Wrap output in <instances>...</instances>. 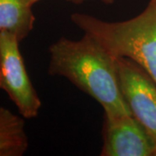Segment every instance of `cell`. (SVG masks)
<instances>
[{
  "label": "cell",
  "instance_id": "cell-1",
  "mask_svg": "<svg viewBox=\"0 0 156 156\" xmlns=\"http://www.w3.org/2000/svg\"><path fill=\"white\" fill-rule=\"evenodd\" d=\"M48 73L66 78L95 99L104 115L131 114L124 100L117 73L116 57L92 37L78 40L62 37L49 48Z\"/></svg>",
  "mask_w": 156,
  "mask_h": 156
},
{
  "label": "cell",
  "instance_id": "cell-2",
  "mask_svg": "<svg viewBox=\"0 0 156 156\" xmlns=\"http://www.w3.org/2000/svg\"><path fill=\"white\" fill-rule=\"evenodd\" d=\"M72 23L115 57L136 62L156 83V0L131 19L108 22L85 13H74Z\"/></svg>",
  "mask_w": 156,
  "mask_h": 156
},
{
  "label": "cell",
  "instance_id": "cell-3",
  "mask_svg": "<svg viewBox=\"0 0 156 156\" xmlns=\"http://www.w3.org/2000/svg\"><path fill=\"white\" fill-rule=\"evenodd\" d=\"M19 44L13 34L0 32V89L24 119H33L38 116L42 101L26 70Z\"/></svg>",
  "mask_w": 156,
  "mask_h": 156
},
{
  "label": "cell",
  "instance_id": "cell-4",
  "mask_svg": "<svg viewBox=\"0 0 156 156\" xmlns=\"http://www.w3.org/2000/svg\"><path fill=\"white\" fill-rule=\"evenodd\" d=\"M115 61L124 100L133 116L153 140L156 156V83L131 59L119 56Z\"/></svg>",
  "mask_w": 156,
  "mask_h": 156
},
{
  "label": "cell",
  "instance_id": "cell-5",
  "mask_svg": "<svg viewBox=\"0 0 156 156\" xmlns=\"http://www.w3.org/2000/svg\"><path fill=\"white\" fill-rule=\"evenodd\" d=\"M101 156H154L150 136L132 114L104 115Z\"/></svg>",
  "mask_w": 156,
  "mask_h": 156
},
{
  "label": "cell",
  "instance_id": "cell-6",
  "mask_svg": "<svg viewBox=\"0 0 156 156\" xmlns=\"http://www.w3.org/2000/svg\"><path fill=\"white\" fill-rule=\"evenodd\" d=\"M24 118L0 107V156H22L29 147Z\"/></svg>",
  "mask_w": 156,
  "mask_h": 156
},
{
  "label": "cell",
  "instance_id": "cell-7",
  "mask_svg": "<svg viewBox=\"0 0 156 156\" xmlns=\"http://www.w3.org/2000/svg\"><path fill=\"white\" fill-rule=\"evenodd\" d=\"M26 0H0V32L6 31L22 42L34 28L36 17Z\"/></svg>",
  "mask_w": 156,
  "mask_h": 156
},
{
  "label": "cell",
  "instance_id": "cell-8",
  "mask_svg": "<svg viewBox=\"0 0 156 156\" xmlns=\"http://www.w3.org/2000/svg\"><path fill=\"white\" fill-rule=\"evenodd\" d=\"M68 2H70V3H73V4H82L85 1H89V0H66ZM102 3L104 4H108V5H111L113 4L115 0H100Z\"/></svg>",
  "mask_w": 156,
  "mask_h": 156
},
{
  "label": "cell",
  "instance_id": "cell-9",
  "mask_svg": "<svg viewBox=\"0 0 156 156\" xmlns=\"http://www.w3.org/2000/svg\"><path fill=\"white\" fill-rule=\"evenodd\" d=\"M27 2H28L29 4L31 6H33L36 3H37V2H39L40 0H26Z\"/></svg>",
  "mask_w": 156,
  "mask_h": 156
}]
</instances>
